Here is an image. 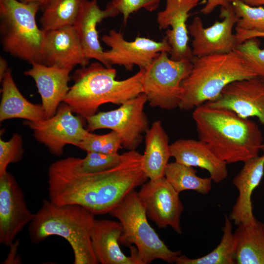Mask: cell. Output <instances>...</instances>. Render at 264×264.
Listing matches in <instances>:
<instances>
[{"instance_id": "d4e9b609", "label": "cell", "mask_w": 264, "mask_h": 264, "mask_svg": "<svg viewBox=\"0 0 264 264\" xmlns=\"http://www.w3.org/2000/svg\"><path fill=\"white\" fill-rule=\"evenodd\" d=\"M237 226L236 264H264V223L255 219Z\"/></svg>"}, {"instance_id": "4316f807", "label": "cell", "mask_w": 264, "mask_h": 264, "mask_svg": "<svg viewBox=\"0 0 264 264\" xmlns=\"http://www.w3.org/2000/svg\"><path fill=\"white\" fill-rule=\"evenodd\" d=\"M232 221L225 216L222 236L219 244L209 253L197 258L183 255L176 259V264H235L237 241L232 232Z\"/></svg>"}, {"instance_id": "ba28073f", "label": "cell", "mask_w": 264, "mask_h": 264, "mask_svg": "<svg viewBox=\"0 0 264 264\" xmlns=\"http://www.w3.org/2000/svg\"><path fill=\"white\" fill-rule=\"evenodd\" d=\"M166 51L160 52L144 71L141 82L142 93L150 106L172 110L181 100L182 83L191 71V60H174Z\"/></svg>"}, {"instance_id": "f35d334b", "label": "cell", "mask_w": 264, "mask_h": 264, "mask_svg": "<svg viewBox=\"0 0 264 264\" xmlns=\"http://www.w3.org/2000/svg\"><path fill=\"white\" fill-rule=\"evenodd\" d=\"M21 1L29 3V2H36L40 5L41 9L43 10L45 5L50 0H19Z\"/></svg>"}, {"instance_id": "4dcf8cb0", "label": "cell", "mask_w": 264, "mask_h": 264, "mask_svg": "<svg viewBox=\"0 0 264 264\" xmlns=\"http://www.w3.org/2000/svg\"><path fill=\"white\" fill-rule=\"evenodd\" d=\"M234 50L256 76L264 81V48L260 47L257 38L238 44Z\"/></svg>"}, {"instance_id": "7a4b0ae2", "label": "cell", "mask_w": 264, "mask_h": 264, "mask_svg": "<svg viewBox=\"0 0 264 264\" xmlns=\"http://www.w3.org/2000/svg\"><path fill=\"white\" fill-rule=\"evenodd\" d=\"M198 139L227 164L245 162L257 156L264 137L259 126L249 118L204 103L192 114Z\"/></svg>"}, {"instance_id": "6da1fadb", "label": "cell", "mask_w": 264, "mask_h": 264, "mask_svg": "<svg viewBox=\"0 0 264 264\" xmlns=\"http://www.w3.org/2000/svg\"><path fill=\"white\" fill-rule=\"evenodd\" d=\"M122 154L118 165L95 173L80 171L75 157L52 163L48 172L49 200L60 205H78L94 215L110 214L148 179L142 169V154L135 150Z\"/></svg>"}, {"instance_id": "74e56055", "label": "cell", "mask_w": 264, "mask_h": 264, "mask_svg": "<svg viewBox=\"0 0 264 264\" xmlns=\"http://www.w3.org/2000/svg\"><path fill=\"white\" fill-rule=\"evenodd\" d=\"M245 3L252 6L264 7V0H242Z\"/></svg>"}, {"instance_id": "7c38bea8", "label": "cell", "mask_w": 264, "mask_h": 264, "mask_svg": "<svg viewBox=\"0 0 264 264\" xmlns=\"http://www.w3.org/2000/svg\"><path fill=\"white\" fill-rule=\"evenodd\" d=\"M137 193L149 219L159 228L170 226L182 234L180 217L184 206L179 193L165 176L146 181Z\"/></svg>"}, {"instance_id": "3957f363", "label": "cell", "mask_w": 264, "mask_h": 264, "mask_svg": "<svg viewBox=\"0 0 264 264\" xmlns=\"http://www.w3.org/2000/svg\"><path fill=\"white\" fill-rule=\"evenodd\" d=\"M145 70L126 79H116V70L99 62L77 69L72 79L73 85L63 101L73 113L85 119L107 103L121 105L142 93L141 80Z\"/></svg>"}, {"instance_id": "d6986e66", "label": "cell", "mask_w": 264, "mask_h": 264, "mask_svg": "<svg viewBox=\"0 0 264 264\" xmlns=\"http://www.w3.org/2000/svg\"><path fill=\"white\" fill-rule=\"evenodd\" d=\"M71 70L65 68L48 66L33 63L24 72L35 81L42 99L45 119L53 116L63 102L69 89Z\"/></svg>"}, {"instance_id": "30bf717a", "label": "cell", "mask_w": 264, "mask_h": 264, "mask_svg": "<svg viewBox=\"0 0 264 264\" xmlns=\"http://www.w3.org/2000/svg\"><path fill=\"white\" fill-rule=\"evenodd\" d=\"M73 113L69 106L62 102L53 116L38 121L25 120L24 124L32 131L37 141L59 156L66 145L77 147L89 132L84 128V118Z\"/></svg>"}, {"instance_id": "d6a6232c", "label": "cell", "mask_w": 264, "mask_h": 264, "mask_svg": "<svg viewBox=\"0 0 264 264\" xmlns=\"http://www.w3.org/2000/svg\"><path fill=\"white\" fill-rule=\"evenodd\" d=\"M23 154L22 136L14 133L8 141L0 139V176L6 173L9 164L22 160Z\"/></svg>"}, {"instance_id": "277c9868", "label": "cell", "mask_w": 264, "mask_h": 264, "mask_svg": "<svg viewBox=\"0 0 264 264\" xmlns=\"http://www.w3.org/2000/svg\"><path fill=\"white\" fill-rule=\"evenodd\" d=\"M94 216L80 205H60L44 199L28 225L30 239L38 244L49 236H59L69 243L74 264H97L90 237Z\"/></svg>"}, {"instance_id": "484cf974", "label": "cell", "mask_w": 264, "mask_h": 264, "mask_svg": "<svg viewBox=\"0 0 264 264\" xmlns=\"http://www.w3.org/2000/svg\"><path fill=\"white\" fill-rule=\"evenodd\" d=\"M88 0H50L40 19L44 32L74 26L84 4Z\"/></svg>"}, {"instance_id": "836d02e7", "label": "cell", "mask_w": 264, "mask_h": 264, "mask_svg": "<svg viewBox=\"0 0 264 264\" xmlns=\"http://www.w3.org/2000/svg\"><path fill=\"white\" fill-rule=\"evenodd\" d=\"M161 0H111V2L123 16L126 24L130 16L141 9L153 12L159 7Z\"/></svg>"}, {"instance_id": "1f68e13d", "label": "cell", "mask_w": 264, "mask_h": 264, "mask_svg": "<svg viewBox=\"0 0 264 264\" xmlns=\"http://www.w3.org/2000/svg\"><path fill=\"white\" fill-rule=\"evenodd\" d=\"M84 158L75 157L78 168L86 173H95L106 171L118 165L121 161L123 154H107L88 152Z\"/></svg>"}, {"instance_id": "52a82bcc", "label": "cell", "mask_w": 264, "mask_h": 264, "mask_svg": "<svg viewBox=\"0 0 264 264\" xmlns=\"http://www.w3.org/2000/svg\"><path fill=\"white\" fill-rule=\"evenodd\" d=\"M110 214L118 219L122 226L120 243L128 246L134 244L142 264L157 259L173 264L181 254L179 251L170 250L150 225L145 208L135 190Z\"/></svg>"}, {"instance_id": "8d00e7d4", "label": "cell", "mask_w": 264, "mask_h": 264, "mask_svg": "<svg viewBox=\"0 0 264 264\" xmlns=\"http://www.w3.org/2000/svg\"><path fill=\"white\" fill-rule=\"evenodd\" d=\"M9 69L6 60L2 56L0 57V81L1 82L5 74Z\"/></svg>"}, {"instance_id": "2e32d148", "label": "cell", "mask_w": 264, "mask_h": 264, "mask_svg": "<svg viewBox=\"0 0 264 264\" xmlns=\"http://www.w3.org/2000/svg\"><path fill=\"white\" fill-rule=\"evenodd\" d=\"M200 0H166L165 8L157 14L156 22L160 30L167 29L166 36L174 60H191L193 57L189 46V31L186 24L190 11Z\"/></svg>"}, {"instance_id": "44dd1931", "label": "cell", "mask_w": 264, "mask_h": 264, "mask_svg": "<svg viewBox=\"0 0 264 264\" xmlns=\"http://www.w3.org/2000/svg\"><path fill=\"white\" fill-rule=\"evenodd\" d=\"M119 14L111 2L107 4L105 9L100 8L97 0H88L83 5L74 26L86 55L89 60H96L107 66L97 26L105 19Z\"/></svg>"}, {"instance_id": "e575fe53", "label": "cell", "mask_w": 264, "mask_h": 264, "mask_svg": "<svg viewBox=\"0 0 264 264\" xmlns=\"http://www.w3.org/2000/svg\"><path fill=\"white\" fill-rule=\"evenodd\" d=\"M235 35L238 44H241L250 39L264 37V32H260L250 31L237 27L235 28Z\"/></svg>"}, {"instance_id": "f1b7e54d", "label": "cell", "mask_w": 264, "mask_h": 264, "mask_svg": "<svg viewBox=\"0 0 264 264\" xmlns=\"http://www.w3.org/2000/svg\"><path fill=\"white\" fill-rule=\"evenodd\" d=\"M239 18L236 27L256 32H264V7L252 6L242 0H229Z\"/></svg>"}, {"instance_id": "7402d4cb", "label": "cell", "mask_w": 264, "mask_h": 264, "mask_svg": "<svg viewBox=\"0 0 264 264\" xmlns=\"http://www.w3.org/2000/svg\"><path fill=\"white\" fill-rule=\"evenodd\" d=\"M264 174V153L244 162L240 172L233 180L239 195L229 218L237 226L247 223L256 218L253 214L251 196L258 186Z\"/></svg>"}, {"instance_id": "d590c367", "label": "cell", "mask_w": 264, "mask_h": 264, "mask_svg": "<svg viewBox=\"0 0 264 264\" xmlns=\"http://www.w3.org/2000/svg\"><path fill=\"white\" fill-rule=\"evenodd\" d=\"M218 6L228 8L231 6L230 1L229 0H207L206 5L200 12L204 15H209Z\"/></svg>"}, {"instance_id": "5bb4252c", "label": "cell", "mask_w": 264, "mask_h": 264, "mask_svg": "<svg viewBox=\"0 0 264 264\" xmlns=\"http://www.w3.org/2000/svg\"><path fill=\"white\" fill-rule=\"evenodd\" d=\"M34 217L14 177L7 172L0 176V243L10 246L17 235L30 223Z\"/></svg>"}, {"instance_id": "ac0fdd59", "label": "cell", "mask_w": 264, "mask_h": 264, "mask_svg": "<svg viewBox=\"0 0 264 264\" xmlns=\"http://www.w3.org/2000/svg\"><path fill=\"white\" fill-rule=\"evenodd\" d=\"M122 233L120 222L95 219L91 230V241L94 255L102 264H142L136 247L129 246L131 255L126 256L120 246Z\"/></svg>"}, {"instance_id": "9a60e30c", "label": "cell", "mask_w": 264, "mask_h": 264, "mask_svg": "<svg viewBox=\"0 0 264 264\" xmlns=\"http://www.w3.org/2000/svg\"><path fill=\"white\" fill-rule=\"evenodd\" d=\"M210 106L231 110L241 117H255L264 125V81L258 77L233 82L226 86ZM264 153V142L262 148Z\"/></svg>"}, {"instance_id": "603a6c76", "label": "cell", "mask_w": 264, "mask_h": 264, "mask_svg": "<svg viewBox=\"0 0 264 264\" xmlns=\"http://www.w3.org/2000/svg\"><path fill=\"white\" fill-rule=\"evenodd\" d=\"M145 148L142 169L148 179L164 176L171 156L169 136L159 120L154 121L145 134Z\"/></svg>"}, {"instance_id": "83f0119b", "label": "cell", "mask_w": 264, "mask_h": 264, "mask_svg": "<svg viewBox=\"0 0 264 264\" xmlns=\"http://www.w3.org/2000/svg\"><path fill=\"white\" fill-rule=\"evenodd\" d=\"M164 176L178 193L190 190L206 195L212 187V180L210 177H199L197 176V171L193 167L176 161L168 163L165 169Z\"/></svg>"}, {"instance_id": "cb8c5ba5", "label": "cell", "mask_w": 264, "mask_h": 264, "mask_svg": "<svg viewBox=\"0 0 264 264\" xmlns=\"http://www.w3.org/2000/svg\"><path fill=\"white\" fill-rule=\"evenodd\" d=\"M0 104V121L21 118L30 121L45 119L42 104H35L27 100L21 93L9 69L2 81Z\"/></svg>"}, {"instance_id": "ffe728a7", "label": "cell", "mask_w": 264, "mask_h": 264, "mask_svg": "<svg viewBox=\"0 0 264 264\" xmlns=\"http://www.w3.org/2000/svg\"><path fill=\"white\" fill-rule=\"evenodd\" d=\"M170 148L171 156L175 161L206 170L214 182L219 183L227 177V164L201 140L180 139L170 144Z\"/></svg>"}, {"instance_id": "9c48e42d", "label": "cell", "mask_w": 264, "mask_h": 264, "mask_svg": "<svg viewBox=\"0 0 264 264\" xmlns=\"http://www.w3.org/2000/svg\"><path fill=\"white\" fill-rule=\"evenodd\" d=\"M147 102L146 95L141 93L115 110L96 113L86 119L87 129L89 132L103 129L114 131L120 137L123 148L135 150L150 128L144 111Z\"/></svg>"}, {"instance_id": "e0dca14e", "label": "cell", "mask_w": 264, "mask_h": 264, "mask_svg": "<svg viewBox=\"0 0 264 264\" xmlns=\"http://www.w3.org/2000/svg\"><path fill=\"white\" fill-rule=\"evenodd\" d=\"M89 61L74 26L45 32L43 64L72 70Z\"/></svg>"}, {"instance_id": "4fadbf2b", "label": "cell", "mask_w": 264, "mask_h": 264, "mask_svg": "<svg viewBox=\"0 0 264 264\" xmlns=\"http://www.w3.org/2000/svg\"><path fill=\"white\" fill-rule=\"evenodd\" d=\"M221 21L205 28L199 17H195L188 26L189 34L193 37L192 54L196 57L226 53L232 51L238 44L233 29L239 18L231 6L220 7Z\"/></svg>"}, {"instance_id": "8992f818", "label": "cell", "mask_w": 264, "mask_h": 264, "mask_svg": "<svg viewBox=\"0 0 264 264\" xmlns=\"http://www.w3.org/2000/svg\"><path fill=\"white\" fill-rule=\"evenodd\" d=\"M36 2L0 0V34L3 50L31 64L43 62L45 32L36 22Z\"/></svg>"}, {"instance_id": "5b68a950", "label": "cell", "mask_w": 264, "mask_h": 264, "mask_svg": "<svg viewBox=\"0 0 264 264\" xmlns=\"http://www.w3.org/2000/svg\"><path fill=\"white\" fill-rule=\"evenodd\" d=\"M190 72L182 83L178 108L190 110L217 98L223 88L238 80L256 77L234 50L226 53L194 56Z\"/></svg>"}, {"instance_id": "8fae6325", "label": "cell", "mask_w": 264, "mask_h": 264, "mask_svg": "<svg viewBox=\"0 0 264 264\" xmlns=\"http://www.w3.org/2000/svg\"><path fill=\"white\" fill-rule=\"evenodd\" d=\"M101 40L110 47L103 53L107 67L118 65L128 71H132L134 66L146 70L160 52L166 51L170 54L172 51L165 37L161 41L139 36L128 41L121 32L111 29L102 36Z\"/></svg>"}, {"instance_id": "f546056e", "label": "cell", "mask_w": 264, "mask_h": 264, "mask_svg": "<svg viewBox=\"0 0 264 264\" xmlns=\"http://www.w3.org/2000/svg\"><path fill=\"white\" fill-rule=\"evenodd\" d=\"M77 147L87 152L107 154L118 153V150L123 148L120 137L113 131L101 135L89 132Z\"/></svg>"}]
</instances>
